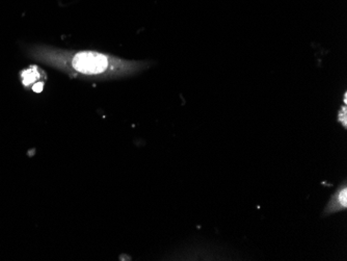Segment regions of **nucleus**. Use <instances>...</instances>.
Instances as JSON below:
<instances>
[{
  "instance_id": "f03ea898",
  "label": "nucleus",
  "mask_w": 347,
  "mask_h": 261,
  "mask_svg": "<svg viewBox=\"0 0 347 261\" xmlns=\"http://www.w3.org/2000/svg\"><path fill=\"white\" fill-rule=\"evenodd\" d=\"M347 208V184L346 181L335 191V193L330 198L327 206L324 210V216L329 217L331 215L344 211Z\"/></svg>"
},
{
  "instance_id": "f257e3e1",
  "label": "nucleus",
  "mask_w": 347,
  "mask_h": 261,
  "mask_svg": "<svg viewBox=\"0 0 347 261\" xmlns=\"http://www.w3.org/2000/svg\"><path fill=\"white\" fill-rule=\"evenodd\" d=\"M28 52L33 59L76 79L115 80L128 78L148 70L152 66V63L148 61H130L96 50H69L36 45Z\"/></svg>"
},
{
  "instance_id": "7ed1b4c3",
  "label": "nucleus",
  "mask_w": 347,
  "mask_h": 261,
  "mask_svg": "<svg viewBox=\"0 0 347 261\" xmlns=\"http://www.w3.org/2000/svg\"><path fill=\"white\" fill-rule=\"evenodd\" d=\"M38 67H31V69L24 70L22 73V80L24 85H30L33 82H35L38 78H40L41 71L37 69Z\"/></svg>"
}]
</instances>
